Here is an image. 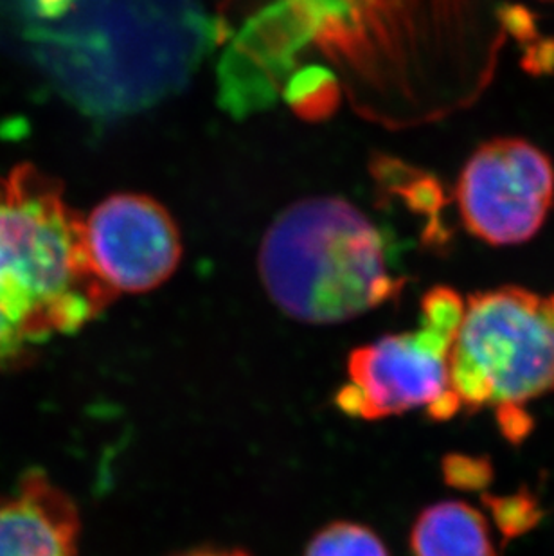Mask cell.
I'll return each instance as SVG.
<instances>
[{"instance_id":"1","label":"cell","mask_w":554,"mask_h":556,"mask_svg":"<svg viewBox=\"0 0 554 556\" xmlns=\"http://www.w3.org/2000/svg\"><path fill=\"white\" fill-rule=\"evenodd\" d=\"M115 298L62 182L33 164L0 175V371L90 325Z\"/></svg>"},{"instance_id":"2","label":"cell","mask_w":554,"mask_h":556,"mask_svg":"<svg viewBox=\"0 0 554 556\" xmlns=\"http://www.w3.org/2000/svg\"><path fill=\"white\" fill-rule=\"evenodd\" d=\"M257 267L277 308L309 325H339L391 301L402 289L382 238L344 199L299 200L263 237Z\"/></svg>"},{"instance_id":"3","label":"cell","mask_w":554,"mask_h":556,"mask_svg":"<svg viewBox=\"0 0 554 556\" xmlns=\"http://www.w3.org/2000/svg\"><path fill=\"white\" fill-rule=\"evenodd\" d=\"M450 382L468 410L553 393L554 294L522 287L471 294L450 353Z\"/></svg>"},{"instance_id":"4","label":"cell","mask_w":554,"mask_h":556,"mask_svg":"<svg viewBox=\"0 0 554 556\" xmlns=\"http://www.w3.org/2000/svg\"><path fill=\"white\" fill-rule=\"evenodd\" d=\"M463 309L455 290L436 287L421 300L416 328L356 348L337 394L339 409L362 420L416 409L435 420L457 415L463 407L450 382V353Z\"/></svg>"},{"instance_id":"5","label":"cell","mask_w":554,"mask_h":556,"mask_svg":"<svg viewBox=\"0 0 554 556\" xmlns=\"http://www.w3.org/2000/svg\"><path fill=\"white\" fill-rule=\"evenodd\" d=\"M455 200L466 231L495 248L520 245L554 204V166L540 148L501 137L477 148L461 172Z\"/></svg>"},{"instance_id":"6","label":"cell","mask_w":554,"mask_h":556,"mask_svg":"<svg viewBox=\"0 0 554 556\" xmlns=\"http://www.w3.org/2000/svg\"><path fill=\"white\" fill-rule=\"evenodd\" d=\"M96 270L115 294L158 289L177 270L182 240L172 215L152 197L117 193L85 218Z\"/></svg>"},{"instance_id":"7","label":"cell","mask_w":554,"mask_h":556,"mask_svg":"<svg viewBox=\"0 0 554 556\" xmlns=\"http://www.w3.org/2000/svg\"><path fill=\"white\" fill-rule=\"evenodd\" d=\"M78 539L76 504L46 473L0 495V556H76Z\"/></svg>"},{"instance_id":"8","label":"cell","mask_w":554,"mask_h":556,"mask_svg":"<svg viewBox=\"0 0 554 556\" xmlns=\"http://www.w3.org/2000/svg\"><path fill=\"white\" fill-rule=\"evenodd\" d=\"M411 547L414 556H498L487 519L459 501L424 509L413 526Z\"/></svg>"},{"instance_id":"9","label":"cell","mask_w":554,"mask_h":556,"mask_svg":"<svg viewBox=\"0 0 554 556\" xmlns=\"http://www.w3.org/2000/svg\"><path fill=\"white\" fill-rule=\"evenodd\" d=\"M306 556H389V553L369 528L335 522L312 539Z\"/></svg>"},{"instance_id":"10","label":"cell","mask_w":554,"mask_h":556,"mask_svg":"<svg viewBox=\"0 0 554 556\" xmlns=\"http://www.w3.org/2000/svg\"><path fill=\"white\" fill-rule=\"evenodd\" d=\"M482 501L506 541L533 531L544 517L539 501L528 490L512 495H484Z\"/></svg>"},{"instance_id":"11","label":"cell","mask_w":554,"mask_h":556,"mask_svg":"<svg viewBox=\"0 0 554 556\" xmlns=\"http://www.w3.org/2000/svg\"><path fill=\"white\" fill-rule=\"evenodd\" d=\"M444 478L457 489H487L493 479L492 463L482 457L450 456L444 462Z\"/></svg>"},{"instance_id":"12","label":"cell","mask_w":554,"mask_h":556,"mask_svg":"<svg viewBox=\"0 0 554 556\" xmlns=\"http://www.w3.org/2000/svg\"><path fill=\"white\" fill-rule=\"evenodd\" d=\"M498 421L502 434L513 443L522 441L533 429V420L526 413L524 405H502L498 407Z\"/></svg>"},{"instance_id":"13","label":"cell","mask_w":554,"mask_h":556,"mask_svg":"<svg viewBox=\"0 0 554 556\" xmlns=\"http://www.w3.org/2000/svg\"><path fill=\"white\" fill-rule=\"evenodd\" d=\"M76 0H33L35 11L43 18H56L74 4Z\"/></svg>"},{"instance_id":"14","label":"cell","mask_w":554,"mask_h":556,"mask_svg":"<svg viewBox=\"0 0 554 556\" xmlns=\"http://www.w3.org/2000/svg\"><path fill=\"white\" fill-rule=\"evenodd\" d=\"M188 556H249L245 553L241 552H202V553H193V555Z\"/></svg>"}]
</instances>
